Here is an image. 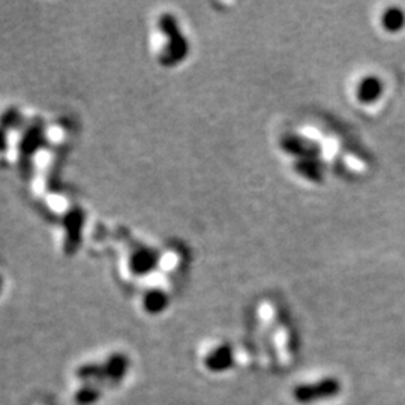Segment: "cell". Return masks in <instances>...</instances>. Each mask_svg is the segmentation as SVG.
Segmentation results:
<instances>
[{
	"instance_id": "7a4b0ae2",
	"label": "cell",
	"mask_w": 405,
	"mask_h": 405,
	"mask_svg": "<svg viewBox=\"0 0 405 405\" xmlns=\"http://www.w3.org/2000/svg\"><path fill=\"white\" fill-rule=\"evenodd\" d=\"M159 27L161 30L167 35V45L161 59L165 65H174V63L180 62V59L185 57V54L188 51V44L182 33H180L177 21L174 20L173 15L162 17L159 21Z\"/></svg>"
},
{
	"instance_id": "8992f818",
	"label": "cell",
	"mask_w": 405,
	"mask_h": 405,
	"mask_svg": "<svg viewBox=\"0 0 405 405\" xmlns=\"http://www.w3.org/2000/svg\"><path fill=\"white\" fill-rule=\"evenodd\" d=\"M105 375L113 383L122 381L129 369V359L125 354H113L104 365Z\"/></svg>"
},
{
	"instance_id": "5b68a950",
	"label": "cell",
	"mask_w": 405,
	"mask_h": 405,
	"mask_svg": "<svg viewBox=\"0 0 405 405\" xmlns=\"http://www.w3.org/2000/svg\"><path fill=\"white\" fill-rule=\"evenodd\" d=\"M66 246L69 249L71 245H74V248H77V245L80 243V237H81V228H83L84 225V213L81 209H74L71 210L66 215Z\"/></svg>"
},
{
	"instance_id": "8fae6325",
	"label": "cell",
	"mask_w": 405,
	"mask_h": 405,
	"mask_svg": "<svg viewBox=\"0 0 405 405\" xmlns=\"http://www.w3.org/2000/svg\"><path fill=\"white\" fill-rule=\"evenodd\" d=\"M2 285H3V281H2V278H0V293H2Z\"/></svg>"
},
{
	"instance_id": "9c48e42d",
	"label": "cell",
	"mask_w": 405,
	"mask_h": 405,
	"mask_svg": "<svg viewBox=\"0 0 405 405\" xmlns=\"http://www.w3.org/2000/svg\"><path fill=\"white\" fill-rule=\"evenodd\" d=\"M99 389L93 384H86L83 389L77 393V401L83 405L93 404L99 398Z\"/></svg>"
},
{
	"instance_id": "3957f363",
	"label": "cell",
	"mask_w": 405,
	"mask_h": 405,
	"mask_svg": "<svg viewBox=\"0 0 405 405\" xmlns=\"http://www.w3.org/2000/svg\"><path fill=\"white\" fill-rule=\"evenodd\" d=\"M158 254L150 248H137L131 252L128 266L129 270L137 276L152 273L158 266Z\"/></svg>"
},
{
	"instance_id": "52a82bcc",
	"label": "cell",
	"mask_w": 405,
	"mask_h": 405,
	"mask_svg": "<svg viewBox=\"0 0 405 405\" xmlns=\"http://www.w3.org/2000/svg\"><path fill=\"white\" fill-rule=\"evenodd\" d=\"M168 306V296L165 291L155 288V290H150L143 297V308L146 312L156 315L161 314Z\"/></svg>"
},
{
	"instance_id": "30bf717a",
	"label": "cell",
	"mask_w": 405,
	"mask_h": 405,
	"mask_svg": "<svg viewBox=\"0 0 405 405\" xmlns=\"http://www.w3.org/2000/svg\"><path fill=\"white\" fill-rule=\"evenodd\" d=\"M6 149V132L0 129V152Z\"/></svg>"
},
{
	"instance_id": "ba28073f",
	"label": "cell",
	"mask_w": 405,
	"mask_h": 405,
	"mask_svg": "<svg viewBox=\"0 0 405 405\" xmlns=\"http://www.w3.org/2000/svg\"><path fill=\"white\" fill-rule=\"evenodd\" d=\"M78 377L83 381H104L107 375H105V369L104 365H86L83 368H80Z\"/></svg>"
},
{
	"instance_id": "6da1fadb",
	"label": "cell",
	"mask_w": 405,
	"mask_h": 405,
	"mask_svg": "<svg viewBox=\"0 0 405 405\" xmlns=\"http://www.w3.org/2000/svg\"><path fill=\"white\" fill-rule=\"evenodd\" d=\"M342 390V384L335 377H326L321 378L318 381L314 383H305L294 387L293 398L299 404H314L333 399L338 396Z\"/></svg>"
},
{
	"instance_id": "277c9868",
	"label": "cell",
	"mask_w": 405,
	"mask_h": 405,
	"mask_svg": "<svg viewBox=\"0 0 405 405\" xmlns=\"http://www.w3.org/2000/svg\"><path fill=\"white\" fill-rule=\"evenodd\" d=\"M206 368L212 372H225L234 365V353L230 345H219L207 354L204 360Z\"/></svg>"
}]
</instances>
